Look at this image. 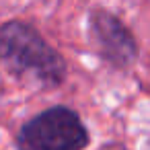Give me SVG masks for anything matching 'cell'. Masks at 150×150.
Returning <instances> with one entry per match:
<instances>
[{
    "mask_svg": "<svg viewBox=\"0 0 150 150\" xmlns=\"http://www.w3.org/2000/svg\"><path fill=\"white\" fill-rule=\"evenodd\" d=\"M0 64L8 72L31 78L45 88L60 86L66 80V60L62 54L35 27L23 21L0 25Z\"/></svg>",
    "mask_w": 150,
    "mask_h": 150,
    "instance_id": "cell-1",
    "label": "cell"
},
{
    "mask_svg": "<svg viewBox=\"0 0 150 150\" xmlns=\"http://www.w3.org/2000/svg\"><path fill=\"white\" fill-rule=\"evenodd\" d=\"M91 142L80 115L70 107H50L29 119L19 136V150H84Z\"/></svg>",
    "mask_w": 150,
    "mask_h": 150,
    "instance_id": "cell-2",
    "label": "cell"
},
{
    "mask_svg": "<svg viewBox=\"0 0 150 150\" xmlns=\"http://www.w3.org/2000/svg\"><path fill=\"white\" fill-rule=\"evenodd\" d=\"M91 37L99 47V54L113 68H127L138 58V43L132 31L109 11L95 8L88 17Z\"/></svg>",
    "mask_w": 150,
    "mask_h": 150,
    "instance_id": "cell-3",
    "label": "cell"
},
{
    "mask_svg": "<svg viewBox=\"0 0 150 150\" xmlns=\"http://www.w3.org/2000/svg\"><path fill=\"white\" fill-rule=\"evenodd\" d=\"M146 150H150V138H148V144H146Z\"/></svg>",
    "mask_w": 150,
    "mask_h": 150,
    "instance_id": "cell-4",
    "label": "cell"
}]
</instances>
